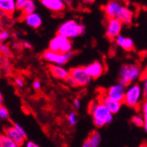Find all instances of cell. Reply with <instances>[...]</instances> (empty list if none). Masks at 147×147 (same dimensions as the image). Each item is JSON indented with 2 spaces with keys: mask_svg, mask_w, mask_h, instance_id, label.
Masks as SVG:
<instances>
[{
  "mask_svg": "<svg viewBox=\"0 0 147 147\" xmlns=\"http://www.w3.org/2000/svg\"><path fill=\"white\" fill-rule=\"evenodd\" d=\"M89 113L92 114L93 123L97 127H102L112 122L113 114L102 103L100 98L89 104Z\"/></svg>",
  "mask_w": 147,
  "mask_h": 147,
  "instance_id": "6da1fadb",
  "label": "cell"
},
{
  "mask_svg": "<svg viewBox=\"0 0 147 147\" xmlns=\"http://www.w3.org/2000/svg\"><path fill=\"white\" fill-rule=\"evenodd\" d=\"M86 33V28L77 22L76 20H71L63 23L57 30V34L63 35L68 39L76 38L79 35H83Z\"/></svg>",
  "mask_w": 147,
  "mask_h": 147,
  "instance_id": "7a4b0ae2",
  "label": "cell"
},
{
  "mask_svg": "<svg viewBox=\"0 0 147 147\" xmlns=\"http://www.w3.org/2000/svg\"><path fill=\"white\" fill-rule=\"evenodd\" d=\"M143 96V89L141 86L138 84H134L126 90L123 102L129 108L138 109L140 107Z\"/></svg>",
  "mask_w": 147,
  "mask_h": 147,
  "instance_id": "3957f363",
  "label": "cell"
},
{
  "mask_svg": "<svg viewBox=\"0 0 147 147\" xmlns=\"http://www.w3.org/2000/svg\"><path fill=\"white\" fill-rule=\"evenodd\" d=\"M49 49L54 52L62 53V54H67L71 52L72 42L70 39L60 34H57L49 42Z\"/></svg>",
  "mask_w": 147,
  "mask_h": 147,
  "instance_id": "277c9868",
  "label": "cell"
},
{
  "mask_svg": "<svg viewBox=\"0 0 147 147\" xmlns=\"http://www.w3.org/2000/svg\"><path fill=\"white\" fill-rule=\"evenodd\" d=\"M72 56H73L72 52L67 53V54H62V53L54 52V51H51V50L48 49L43 52L42 58L49 63L62 66L63 64L67 63L71 58Z\"/></svg>",
  "mask_w": 147,
  "mask_h": 147,
  "instance_id": "5b68a950",
  "label": "cell"
},
{
  "mask_svg": "<svg viewBox=\"0 0 147 147\" xmlns=\"http://www.w3.org/2000/svg\"><path fill=\"white\" fill-rule=\"evenodd\" d=\"M70 76L76 81L78 86H86L92 79L85 67L71 68L70 70Z\"/></svg>",
  "mask_w": 147,
  "mask_h": 147,
  "instance_id": "8992f818",
  "label": "cell"
},
{
  "mask_svg": "<svg viewBox=\"0 0 147 147\" xmlns=\"http://www.w3.org/2000/svg\"><path fill=\"white\" fill-rule=\"evenodd\" d=\"M142 73L138 64H123L120 69V77L129 79L130 82L141 78Z\"/></svg>",
  "mask_w": 147,
  "mask_h": 147,
  "instance_id": "52a82bcc",
  "label": "cell"
},
{
  "mask_svg": "<svg viewBox=\"0 0 147 147\" xmlns=\"http://www.w3.org/2000/svg\"><path fill=\"white\" fill-rule=\"evenodd\" d=\"M123 23L117 19H108L106 24V36L110 40H115L122 31Z\"/></svg>",
  "mask_w": 147,
  "mask_h": 147,
  "instance_id": "ba28073f",
  "label": "cell"
},
{
  "mask_svg": "<svg viewBox=\"0 0 147 147\" xmlns=\"http://www.w3.org/2000/svg\"><path fill=\"white\" fill-rule=\"evenodd\" d=\"M125 93V88L120 84H116L109 88L108 92H107V95L111 99L122 103L124 101Z\"/></svg>",
  "mask_w": 147,
  "mask_h": 147,
  "instance_id": "9c48e42d",
  "label": "cell"
},
{
  "mask_svg": "<svg viewBox=\"0 0 147 147\" xmlns=\"http://www.w3.org/2000/svg\"><path fill=\"white\" fill-rule=\"evenodd\" d=\"M123 5L117 1H110L104 6V12L108 19H116Z\"/></svg>",
  "mask_w": 147,
  "mask_h": 147,
  "instance_id": "30bf717a",
  "label": "cell"
},
{
  "mask_svg": "<svg viewBox=\"0 0 147 147\" xmlns=\"http://www.w3.org/2000/svg\"><path fill=\"white\" fill-rule=\"evenodd\" d=\"M85 68L92 78H100L104 72V65L100 61H94Z\"/></svg>",
  "mask_w": 147,
  "mask_h": 147,
  "instance_id": "8fae6325",
  "label": "cell"
},
{
  "mask_svg": "<svg viewBox=\"0 0 147 147\" xmlns=\"http://www.w3.org/2000/svg\"><path fill=\"white\" fill-rule=\"evenodd\" d=\"M49 72L50 74L57 79L60 80H67V78L70 76V71H68L65 68H63L61 65H56V64H51L49 65Z\"/></svg>",
  "mask_w": 147,
  "mask_h": 147,
  "instance_id": "7c38bea8",
  "label": "cell"
},
{
  "mask_svg": "<svg viewBox=\"0 0 147 147\" xmlns=\"http://www.w3.org/2000/svg\"><path fill=\"white\" fill-rule=\"evenodd\" d=\"M4 131H5V135H6L8 138H10L13 142H15L19 146H21L24 144L25 138L17 131V129L14 128V126L5 127Z\"/></svg>",
  "mask_w": 147,
  "mask_h": 147,
  "instance_id": "4fadbf2b",
  "label": "cell"
},
{
  "mask_svg": "<svg viewBox=\"0 0 147 147\" xmlns=\"http://www.w3.org/2000/svg\"><path fill=\"white\" fill-rule=\"evenodd\" d=\"M42 5L54 12H60L65 9V3L61 0H42Z\"/></svg>",
  "mask_w": 147,
  "mask_h": 147,
  "instance_id": "5bb4252c",
  "label": "cell"
},
{
  "mask_svg": "<svg viewBox=\"0 0 147 147\" xmlns=\"http://www.w3.org/2000/svg\"><path fill=\"white\" fill-rule=\"evenodd\" d=\"M100 100L102 101V103L107 107V108L109 109V110L112 113V114H115L117 113L120 109H121V105L122 103L119 102V101H116L113 99H111L110 97H109L108 95H101L99 97Z\"/></svg>",
  "mask_w": 147,
  "mask_h": 147,
  "instance_id": "9a60e30c",
  "label": "cell"
},
{
  "mask_svg": "<svg viewBox=\"0 0 147 147\" xmlns=\"http://www.w3.org/2000/svg\"><path fill=\"white\" fill-rule=\"evenodd\" d=\"M0 9H1L2 15H12L17 10L16 1L14 0H1L0 1Z\"/></svg>",
  "mask_w": 147,
  "mask_h": 147,
  "instance_id": "2e32d148",
  "label": "cell"
},
{
  "mask_svg": "<svg viewBox=\"0 0 147 147\" xmlns=\"http://www.w3.org/2000/svg\"><path fill=\"white\" fill-rule=\"evenodd\" d=\"M117 20H119L123 24L125 25H130L133 20V12L130 9H129L127 6H123L121 11H120L118 16L116 17Z\"/></svg>",
  "mask_w": 147,
  "mask_h": 147,
  "instance_id": "e0dca14e",
  "label": "cell"
},
{
  "mask_svg": "<svg viewBox=\"0 0 147 147\" xmlns=\"http://www.w3.org/2000/svg\"><path fill=\"white\" fill-rule=\"evenodd\" d=\"M23 20L26 22V24L28 25L32 28H40L41 25H42V18L40 17V15L37 14L36 12L32 13V14H29V15L23 16Z\"/></svg>",
  "mask_w": 147,
  "mask_h": 147,
  "instance_id": "ac0fdd59",
  "label": "cell"
},
{
  "mask_svg": "<svg viewBox=\"0 0 147 147\" xmlns=\"http://www.w3.org/2000/svg\"><path fill=\"white\" fill-rule=\"evenodd\" d=\"M115 42L116 45L121 47L122 49H123L126 51H131L133 49H134V42H133V41L130 38L124 37L123 35H119L115 40Z\"/></svg>",
  "mask_w": 147,
  "mask_h": 147,
  "instance_id": "d6986e66",
  "label": "cell"
},
{
  "mask_svg": "<svg viewBox=\"0 0 147 147\" xmlns=\"http://www.w3.org/2000/svg\"><path fill=\"white\" fill-rule=\"evenodd\" d=\"M86 141L90 144L91 147H99V145H100V144L101 142V137H100L99 132L92 131L89 135Z\"/></svg>",
  "mask_w": 147,
  "mask_h": 147,
  "instance_id": "ffe728a7",
  "label": "cell"
},
{
  "mask_svg": "<svg viewBox=\"0 0 147 147\" xmlns=\"http://www.w3.org/2000/svg\"><path fill=\"white\" fill-rule=\"evenodd\" d=\"M35 9H36V5L34 2L32 1V0H26V5L24 9L22 10V15L26 16V15H29V14H32V13H34Z\"/></svg>",
  "mask_w": 147,
  "mask_h": 147,
  "instance_id": "44dd1931",
  "label": "cell"
},
{
  "mask_svg": "<svg viewBox=\"0 0 147 147\" xmlns=\"http://www.w3.org/2000/svg\"><path fill=\"white\" fill-rule=\"evenodd\" d=\"M0 147H20L15 142H13L6 135L2 134L0 137Z\"/></svg>",
  "mask_w": 147,
  "mask_h": 147,
  "instance_id": "7402d4cb",
  "label": "cell"
},
{
  "mask_svg": "<svg viewBox=\"0 0 147 147\" xmlns=\"http://www.w3.org/2000/svg\"><path fill=\"white\" fill-rule=\"evenodd\" d=\"M131 122L137 127H144V118L143 116L140 115H134L131 118Z\"/></svg>",
  "mask_w": 147,
  "mask_h": 147,
  "instance_id": "603a6c76",
  "label": "cell"
},
{
  "mask_svg": "<svg viewBox=\"0 0 147 147\" xmlns=\"http://www.w3.org/2000/svg\"><path fill=\"white\" fill-rule=\"evenodd\" d=\"M142 114H143V118H144V130L147 132V100H144L142 104Z\"/></svg>",
  "mask_w": 147,
  "mask_h": 147,
  "instance_id": "cb8c5ba5",
  "label": "cell"
},
{
  "mask_svg": "<svg viewBox=\"0 0 147 147\" xmlns=\"http://www.w3.org/2000/svg\"><path fill=\"white\" fill-rule=\"evenodd\" d=\"M67 120H68V123L71 125L74 126L77 124L78 123V116L77 114L75 112H71L68 115H67Z\"/></svg>",
  "mask_w": 147,
  "mask_h": 147,
  "instance_id": "d4e9b609",
  "label": "cell"
},
{
  "mask_svg": "<svg viewBox=\"0 0 147 147\" xmlns=\"http://www.w3.org/2000/svg\"><path fill=\"white\" fill-rule=\"evenodd\" d=\"M0 117L2 120H7L9 118V112L8 109L3 105L0 107Z\"/></svg>",
  "mask_w": 147,
  "mask_h": 147,
  "instance_id": "484cf974",
  "label": "cell"
},
{
  "mask_svg": "<svg viewBox=\"0 0 147 147\" xmlns=\"http://www.w3.org/2000/svg\"><path fill=\"white\" fill-rule=\"evenodd\" d=\"M13 126H14V128L17 129V131L20 133V134L26 139V131L24 130V129H23L20 124H18V123H14V125H13Z\"/></svg>",
  "mask_w": 147,
  "mask_h": 147,
  "instance_id": "4316f807",
  "label": "cell"
},
{
  "mask_svg": "<svg viewBox=\"0 0 147 147\" xmlns=\"http://www.w3.org/2000/svg\"><path fill=\"white\" fill-rule=\"evenodd\" d=\"M130 83H131V82L129 81V79H127V78H123V77H120V78H119V83H118V84H120L121 86H123V87L129 86Z\"/></svg>",
  "mask_w": 147,
  "mask_h": 147,
  "instance_id": "83f0119b",
  "label": "cell"
},
{
  "mask_svg": "<svg viewBox=\"0 0 147 147\" xmlns=\"http://www.w3.org/2000/svg\"><path fill=\"white\" fill-rule=\"evenodd\" d=\"M26 3V0H17L16 1V8L17 10H20L22 11V10L24 9L25 5Z\"/></svg>",
  "mask_w": 147,
  "mask_h": 147,
  "instance_id": "f1b7e54d",
  "label": "cell"
},
{
  "mask_svg": "<svg viewBox=\"0 0 147 147\" xmlns=\"http://www.w3.org/2000/svg\"><path fill=\"white\" fill-rule=\"evenodd\" d=\"M9 35H10V33L7 30H2L1 34H0V40H1V42L5 41V40L9 37Z\"/></svg>",
  "mask_w": 147,
  "mask_h": 147,
  "instance_id": "f546056e",
  "label": "cell"
},
{
  "mask_svg": "<svg viewBox=\"0 0 147 147\" xmlns=\"http://www.w3.org/2000/svg\"><path fill=\"white\" fill-rule=\"evenodd\" d=\"M0 49H1V52L3 53L4 55H6V56H10V55H11V51H10V49H9L8 47H6L5 45L1 44V48H0Z\"/></svg>",
  "mask_w": 147,
  "mask_h": 147,
  "instance_id": "4dcf8cb0",
  "label": "cell"
},
{
  "mask_svg": "<svg viewBox=\"0 0 147 147\" xmlns=\"http://www.w3.org/2000/svg\"><path fill=\"white\" fill-rule=\"evenodd\" d=\"M66 82L68 83V85H69L70 86H72V87H76V86H78V85H77L76 81H75V80H74L71 76H69V78H67V80H66Z\"/></svg>",
  "mask_w": 147,
  "mask_h": 147,
  "instance_id": "1f68e13d",
  "label": "cell"
},
{
  "mask_svg": "<svg viewBox=\"0 0 147 147\" xmlns=\"http://www.w3.org/2000/svg\"><path fill=\"white\" fill-rule=\"evenodd\" d=\"M14 83L18 87H22L24 86V81H23V79L21 78H15Z\"/></svg>",
  "mask_w": 147,
  "mask_h": 147,
  "instance_id": "d6a6232c",
  "label": "cell"
},
{
  "mask_svg": "<svg viewBox=\"0 0 147 147\" xmlns=\"http://www.w3.org/2000/svg\"><path fill=\"white\" fill-rule=\"evenodd\" d=\"M144 86H143V95L145 100H147V80H144Z\"/></svg>",
  "mask_w": 147,
  "mask_h": 147,
  "instance_id": "836d02e7",
  "label": "cell"
},
{
  "mask_svg": "<svg viewBox=\"0 0 147 147\" xmlns=\"http://www.w3.org/2000/svg\"><path fill=\"white\" fill-rule=\"evenodd\" d=\"M42 85H41V82L39 81V80H34V83H33V87L35 89V90H39L41 88Z\"/></svg>",
  "mask_w": 147,
  "mask_h": 147,
  "instance_id": "e575fe53",
  "label": "cell"
},
{
  "mask_svg": "<svg viewBox=\"0 0 147 147\" xmlns=\"http://www.w3.org/2000/svg\"><path fill=\"white\" fill-rule=\"evenodd\" d=\"M73 106L75 109H79L80 107V100L78 99H75L74 101H73Z\"/></svg>",
  "mask_w": 147,
  "mask_h": 147,
  "instance_id": "d590c367",
  "label": "cell"
},
{
  "mask_svg": "<svg viewBox=\"0 0 147 147\" xmlns=\"http://www.w3.org/2000/svg\"><path fill=\"white\" fill-rule=\"evenodd\" d=\"M141 78H142L143 81H144V80H147V66H146V68L144 69V71L143 73H142Z\"/></svg>",
  "mask_w": 147,
  "mask_h": 147,
  "instance_id": "8d00e7d4",
  "label": "cell"
},
{
  "mask_svg": "<svg viewBox=\"0 0 147 147\" xmlns=\"http://www.w3.org/2000/svg\"><path fill=\"white\" fill-rule=\"evenodd\" d=\"M22 45H23V47L26 48V49H32V44H30L28 42H24L22 43Z\"/></svg>",
  "mask_w": 147,
  "mask_h": 147,
  "instance_id": "74e56055",
  "label": "cell"
},
{
  "mask_svg": "<svg viewBox=\"0 0 147 147\" xmlns=\"http://www.w3.org/2000/svg\"><path fill=\"white\" fill-rule=\"evenodd\" d=\"M26 147H40V146H38L36 144H34L33 142H28L26 144Z\"/></svg>",
  "mask_w": 147,
  "mask_h": 147,
  "instance_id": "f35d334b",
  "label": "cell"
},
{
  "mask_svg": "<svg viewBox=\"0 0 147 147\" xmlns=\"http://www.w3.org/2000/svg\"><path fill=\"white\" fill-rule=\"evenodd\" d=\"M82 147H91V146H90V144L87 143V141H85L84 144H83V145H82Z\"/></svg>",
  "mask_w": 147,
  "mask_h": 147,
  "instance_id": "ab89813d",
  "label": "cell"
},
{
  "mask_svg": "<svg viewBox=\"0 0 147 147\" xmlns=\"http://www.w3.org/2000/svg\"><path fill=\"white\" fill-rule=\"evenodd\" d=\"M0 103H1V106H2V104H3V94L2 93L0 94Z\"/></svg>",
  "mask_w": 147,
  "mask_h": 147,
  "instance_id": "60d3db41",
  "label": "cell"
},
{
  "mask_svg": "<svg viewBox=\"0 0 147 147\" xmlns=\"http://www.w3.org/2000/svg\"><path fill=\"white\" fill-rule=\"evenodd\" d=\"M139 147H147V143H143L142 144L139 145Z\"/></svg>",
  "mask_w": 147,
  "mask_h": 147,
  "instance_id": "b9f144b4",
  "label": "cell"
}]
</instances>
